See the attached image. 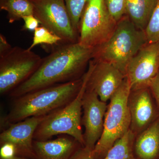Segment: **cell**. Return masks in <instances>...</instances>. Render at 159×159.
<instances>
[{"label":"cell","instance_id":"11","mask_svg":"<svg viewBox=\"0 0 159 159\" xmlns=\"http://www.w3.org/2000/svg\"><path fill=\"white\" fill-rule=\"evenodd\" d=\"M107 105L101 101L96 93L86 89L83 97L82 124L84 147L93 150L103 132L104 118Z\"/></svg>","mask_w":159,"mask_h":159},{"label":"cell","instance_id":"19","mask_svg":"<svg viewBox=\"0 0 159 159\" xmlns=\"http://www.w3.org/2000/svg\"><path fill=\"white\" fill-rule=\"evenodd\" d=\"M74 29L79 36L80 22L88 0H64Z\"/></svg>","mask_w":159,"mask_h":159},{"label":"cell","instance_id":"1","mask_svg":"<svg viewBox=\"0 0 159 159\" xmlns=\"http://www.w3.org/2000/svg\"><path fill=\"white\" fill-rule=\"evenodd\" d=\"M94 48L79 42L60 43L48 56L42 58L36 71L25 82L11 91L16 98L24 94L81 78L93 58Z\"/></svg>","mask_w":159,"mask_h":159},{"label":"cell","instance_id":"26","mask_svg":"<svg viewBox=\"0 0 159 159\" xmlns=\"http://www.w3.org/2000/svg\"><path fill=\"white\" fill-rule=\"evenodd\" d=\"M149 88L159 107V72L152 80Z\"/></svg>","mask_w":159,"mask_h":159},{"label":"cell","instance_id":"5","mask_svg":"<svg viewBox=\"0 0 159 159\" xmlns=\"http://www.w3.org/2000/svg\"><path fill=\"white\" fill-rule=\"evenodd\" d=\"M130 91L129 82L125 77L107 105L103 132L93 150L96 159L103 158L115 142L130 129L128 99Z\"/></svg>","mask_w":159,"mask_h":159},{"label":"cell","instance_id":"13","mask_svg":"<svg viewBox=\"0 0 159 159\" xmlns=\"http://www.w3.org/2000/svg\"><path fill=\"white\" fill-rule=\"evenodd\" d=\"M151 93L149 87L130 91L128 99L130 129L136 136L153 122L155 109Z\"/></svg>","mask_w":159,"mask_h":159},{"label":"cell","instance_id":"24","mask_svg":"<svg viewBox=\"0 0 159 159\" xmlns=\"http://www.w3.org/2000/svg\"><path fill=\"white\" fill-rule=\"evenodd\" d=\"M16 156V150L14 145L5 143L1 145L0 159H9Z\"/></svg>","mask_w":159,"mask_h":159},{"label":"cell","instance_id":"22","mask_svg":"<svg viewBox=\"0 0 159 159\" xmlns=\"http://www.w3.org/2000/svg\"><path fill=\"white\" fill-rule=\"evenodd\" d=\"M109 14L117 22L126 15L127 0H104Z\"/></svg>","mask_w":159,"mask_h":159},{"label":"cell","instance_id":"28","mask_svg":"<svg viewBox=\"0 0 159 159\" xmlns=\"http://www.w3.org/2000/svg\"><path fill=\"white\" fill-rule=\"evenodd\" d=\"M30 159L27 158L23 157H21L19 156H16L15 157H13L11 158V159Z\"/></svg>","mask_w":159,"mask_h":159},{"label":"cell","instance_id":"25","mask_svg":"<svg viewBox=\"0 0 159 159\" xmlns=\"http://www.w3.org/2000/svg\"><path fill=\"white\" fill-rule=\"evenodd\" d=\"M22 19L25 21L23 30L34 31L39 27V25L40 24L39 20L33 15L24 16Z\"/></svg>","mask_w":159,"mask_h":159},{"label":"cell","instance_id":"14","mask_svg":"<svg viewBox=\"0 0 159 159\" xmlns=\"http://www.w3.org/2000/svg\"><path fill=\"white\" fill-rule=\"evenodd\" d=\"M78 145L75 139L67 135H61L54 140H34L35 159H69Z\"/></svg>","mask_w":159,"mask_h":159},{"label":"cell","instance_id":"10","mask_svg":"<svg viewBox=\"0 0 159 159\" xmlns=\"http://www.w3.org/2000/svg\"><path fill=\"white\" fill-rule=\"evenodd\" d=\"M86 74V89L95 92L101 101L106 102L110 100L125 78L112 65L94 59L89 63Z\"/></svg>","mask_w":159,"mask_h":159},{"label":"cell","instance_id":"16","mask_svg":"<svg viewBox=\"0 0 159 159\" xmlns=\"http://www.w3.org/2000/svg\"><path fill=\"white\" fill-rule=\"evenodd\" d=\"M158 0H127L126 15L138 29L145 31Z\"/></svg>","mask_w":159,"mask_h":159},{"label":"cell","instance_id":"21","mask_svg":"<svg viewBox=\"0 0 159 159\" xmlns=\"http://www.w3.org/2000/svg\"><path fill=\"white\" fill-rule=\"evenodd\" d=\"M144 31L147 43L159 42V0Z\"/></svg>","mask_w":159,"mask_h":159},{"label":"cell","instance_id":"20","mask_svg":"<svg viewBox=\"0 0 159 159\" xmlns=\"http://www.w3.org/2000/svg\"><path fill=\"white\" fill-rule=\"evenodd\" d=\"M33 41L28 50L31 51L35 46L41 44L57 45L62 42V40L59 36L49 31L43 26L39 27L34 31Z\"/></svg>","mask_w":159,"mask_h":159},{"label":"cell","instance_id":"2","mask_svg":"<svg viewBox=\"0 0 159 159\" xmlns=\"http://www.w3.org/2000/svg\"><path fill=\"white\" fill-rule=\"evenodd\" d=\"M82 83L83 77L74 81L40 89L15 98L9 113L1 120V125L7 127L29 117L46 116L61 108L76 97Z\"/></svg>","mask_w":159,"mask_h":159},{"label":"cell","instance_id":"8","mask_svg":"<svg viewBox=\"0 0 159 159\" xmlns=\"http://www.w3.org/2000/svg\"><path fill=\"white\" fill-rule=\"evenodd\" d=\"M33 15L41 26L59 36L61 43L78 42L79 36L72 25L64 0H29Z\"/></svg>","mask_w":159,"mask_h":159},{"label":"cell","instance_id":"6","mask_svg":"<svg viewBox=\"0 0 159 159\" xmlns=\"http://www.w3.org/2000/svg\"><path fill=\"white\" fill-rule=\"evenodd\" d=\"M117 24L104 0H88L80 22L78 42L87 48H96L110 38Z\"/></svg>","mask_w":159,"mask_h":159},{"label":"cell","instance_id":"7","mask_svg":"<svg viewBox=\"0 0 159 159\" xmlns=\"http://www.w3.org/2000/svg\"><path fill=\"white\" fill-rule=\"evenodd\" d=\"M42 58L28 49L12 47L0 57V93H10L31 77L39 66Z\"/></svg>","mask_w":159,"mask_h":159},{"label":"cell","instance_id":"18","mask_svg":"<svg viewBox=\"0 0 159 159\" xmlns=\"http://www.w3.org/2000/svg\"><path fill=\"white\" fill-rule=\"evenodd\" d=\"M0 9L7 11L11 24L24 16L33 15V6L29 0H0Z\"/></svg>","mask_w":159,"mask_h":159},{"label":"cell","instance_id":"4","mask_svg":"<svg viewBox=\"0 0 159 159\" xmlns=\"http://www.w3.org/2000/svg\"><path fill=\"white\" fill-rule=\"evenodd\" d=\"M87 75L83 76V83L77 96L65 106L46 115L36 128L34 140L46 141L57 135H67L82 146L84 140L82 127V100L86 89Z\"/></svg>","mask_w":159,"mask_h":159},{"label":"cell","instance_id":"23","mask_svg":"<svg viewBox=\"0 0 159 159\" xmlns=\"http://www.w3.org/2000/svg\"><path fill=\"white\" fill-rule=\"evenodd\" d=\"M69 159H96L93 150L84 147L80 146L75 151Z\"/></svg>","mask_w":159,"mask_h":159},{"label":"cell","instance_id":"12","mask_svg":"<svg viewBox=\"0 0 159 159\" xmlns=\"http://www.w3.org/2000/svg\"><path fill=\"white\" fill-rule=\"evenodd\" d=\"M46 116L29 117L10 124L0 134V144L10 143L16 150V156L35 159L33 141L36 128Z\"/></svg>","mask_w":159,"mask_h":159},{"label":"cell","instance_id":"17","mask_svg":"<svg viewBox=\"0 0 159 159\" xmlns=\"http://www.w3.org/2000/svg\"><path fill=\"white\" fill-rule=\"evenodd\" d=\"M136 135L131 129L117 140L102 159H137L133 152Z\"/></svg>","mask_w":159,"mask_h":159},{"label":"cell","instance_id":"3","mask_svg":"<svg viewBox=\"0 0 159 159\" xmlns=\"http://www.w3.org/2000/svg\"><path fill=\"white\" fill-rule=\"evenodd\" d=\"M147 43L145 31L138 29L125 15L117 22L110 38L94 48L93 59L109 63L125 76L129 63Z\"/></svg>","mask_w":159,"mask_h":159},{"label":"cell","instance_id":"27","mask_svg":"<svg viewBox=\"0 0 159 159\" xmlns=\"http://www.w3.org/2000/svg\"><path fill=\"white\" fill-rule=\"evenodd\" d=\"M12 48L6 37L3 34H0V57L7 54Z\"/></svg>","mask_w":159,"mask_h":159},{"label":"cell","instance_id":"15","mask_svg":"<svg viewBox=\"0 0 159 159\" xmlns=\"http://www.w3.org/2000/svg\"><path fill=\"white\" fill-rule=\"evenodd\" d=\"M134 149L139 159H154L159 152V120L137 135Z\"/></svg>","mask_w":159,"mask_h":159},{"label":"cell","instance_id":"9","mask_svg":"<svg viewBox=\"0 0 159 159\" xmlns=\"http://www.w3.org/2000/svg\"><path fill=\"white\" fill-rule=\"evenodd\" d=\"M159 72V42L147 43L129 63L125 77L131 90L149 87Z\"/></svg>","mask_w":159,"mask_h":159}]
</instances>
